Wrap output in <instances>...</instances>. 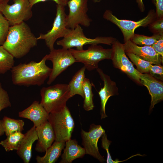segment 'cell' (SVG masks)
<instances>
[{
    "label": "cell",
    "mask_w": 163,
    "mask_h": 163,
    "mask_svg": "<svg viewBox=\"0 0 163 163\" xmlns=\"http://www.w3.org/2000/svg\"><path fill=\"white\" fill-rule=\"evenodd\" d=\"M38 40L24 22L10 26L2 46L14 58H21L37 45Z\"/></svg>",
    "instance_id": "6da1fadb"
},
{
    "label": "cell",
    "mask_w": 163,
    "mask_h": 163,
    "mask_svg": "<svg viewBox=\"0 0 163 163\" xmlns=\"http://www.w3.org/2000/svg\"><path fill=\"white\" fill-rule=\"evenodd\" d=\"M46 61L45 56L38 62L32 61L27 63H21L14 66L11 69L13 84L25 86L43 85L52 70L46 64Z\"/></svg>",
    "instance_id": "7a4b0ae2"
},
{
    "label": "cell",
    "mask_w": 163,
    "mask_h": 163,
    "mask_svg": "<svg viewBox=\"0 0 163 163\" xmlns=\"http://www.w3.org/2000/svg\"><path fill=\"white\" fill-rule=\"evenodd\" d=\"M40 103L49 113L63 108L71 98L68 85L66 84L43 87L40 90Z\"/></svg>",
    "instance_id": "3957f363"
},
{
    "label": "cell",
    "mask_w": 163,
    "mask_h": 163,
    "mask_svg": "<svg viewBox=\"0 0 163 163\" xmlns=\"http://www.w3.org/2000/svg\"><path fill=\"white\" fill-rule=\"evenodd\" d=\"M116 40L111 37H97L94 38L87 37L84 34L81 25H78L75 28L69 29L68 33L63 38L57 41L58 45L62 48L69 49L75 47L76 50H83L84 45L104 44L109 45H112Z\"/></svg>",
    "instance_id": "277c9868"
},
{
    "label": "cell",
    "mask_w": 163,
    "mask_h": 163,
    "mask_svg": "<svg viewBox=\"0 0 163 163\" xmlns=\"http://www.w3.org/2000/svg\"><path fill=\"white\" fill-rule=\"evenodd\" d=\"M54 131L55 141L66 142L71 139L75 123L68 108L49 113L48 119Z\"/></svg>",
    "instance_id": "5b68a950"
},
{
    "label": "cell",
    "mask_w": 163,
    "mask_h": 163,
    "mask_svg": "<svg viewBox=\"0 0 163 163\" xmlns=\"http://www.w3.org/2000/svg\"><path fill=\"white\" fill-rule=\"evenodd\" d=\"M76 60L84 65L86 69L89 71L98 68L99 62L105 59H111L112 49H105L98 44L91 45L86 50H78L72 48L69 49Z\"/></svg>",
    "instance_id": "8992f818"
},
{
    "label": "cell",
    "mask_w": 163,
    "mask_h": 163,
    "mask_svg": "<svg viewBox=\"0 0 163 163\" xmlns=\"http://www.w3.org/2000/svg\"><path fill=\"white\" fill-rule=\"evenodd\" d=\"M3 0L0 2V12L7 20L10 26L21 23L30 19L32 16V7L29 0Z\"/></svg>",
    "instance_id": "52a82bcc"
},
{
    "label": "cell",
    "mask_w": 163,
    "mask_h": 163,
    "mask_svg": "<svg viewBox=\"0 0 163 163\" xmlns=\"http://www.w3.org/2000/svg\"><path fill=\"white\" fill-rule=\"evenodd\" d=\"M103 17L105 19L112 22L119 27L123 33L124 43L130 40L136 28L139 27H146L157 18L156 13L154 10H150L146 17L136 21L119 19L109 10L105 11Z\"/></svg>",
    "instance_id": "ba28073f"
},
{
    "label": "cell",
    "mask_w": 163,
    "mask_h": 163,
    "mask_svg": "<svg viewBox=\"0 0 163 163\" xmlns=\"http://www.w3.org/2000/svg\"><path fill=\"white\" fill-rule=\"evenodd\" d=\"M66 14L65 7L57 5L56 14L51 29L45 34H40L38 40L45 41L46 45L50 51L54 49V44L59 38L64 37L70 28L67 27Z\"/></svg>",
    "instance_id": "9c48e42d"
},
{
    "label": "cell",
    "mask_w": 163,
    "mask_h": 163,
    "mask_svg": "<svg viewBox=\"0 0 163 163\" xmlns=\"http://www.w3.org/2000/svg\"><path fill=\"white\" fill-rule=\"evenodd\" d=\"M45 56L46 60L50 61L53 64L52 70L47 83L48 85L52 83L69 67L76 62L70 51L62 48L58 49H54Z\"/></svg>",
    "instance_id": "30bf717a"
},
{
    "label": "cell",
    "mask_w": 163,
    "mask_h": 163,
    "mask_svg": "<svg viewBox=\"0 0 163 163\" xmlns=\"http://www.w3.org/2000/svg\"><path fill=\"white\" fill-rule=\"evenodd\" d=\"M88 0H69V12L66 16L67 27L74 29L78 25L90 26L92 21L87 14Z\"/></svg>",
    "instance_id": "8fae6325"
},
{
    "label": "cell",
    "mask_w": 163,
    "mask_h": 163,
    "mask_svg": "<svg viewBox=\"0 0 163 163\" xmlns=\"http://www.w3.org/2000/svg\"><path fill=\"white\" fill-rule=\"evenodd\" d=\"M104 133L105 130L101 125L94 123L90 125L88 132L82 129L81 132L82 144L86 154L92 156L101 162H103L105 160L99 152L97 142L99 139Z\"/></svg>",
    "instance_id": "7c38bea8"
},
{
    "label": "cell",
    "mask_w": 163,
    "mask_h": 163,
    "mask_svg": "<svg viewBox=\"0 0 163 163\" xmlns=\"http://www.w3.org/2000/svg\"><path fill=\"white\" fill-rule=\"evenodd\" d=\"M111 60L113 66L126 73L137 83L141 84L140 79L137 74V70L126 55L123 44L115 40L112 45Z\"/></svg>",
    "instance_id": "4fadbf2b"
},
{
    "label": "cell",
    "mask_w": 163,
    "mask_h": 163,
    "mask_svg": "<svg viewBox=\"0 0 163 163\" xmlns=\"http://www.w3.org/2000/svg\"><path fill=\"white\" fill-rule=\"evenodd\" d=\"M141 84L145 86L151 97L149 112L155 105L163 100V83L148 73H142L137 70Z\"/></svg>",
    "instance_id": "5bb4252c"
},
{
    "label": "cell",
    "mask_w": 163,
    "mask_h": 163,
    "mask_svg": "<svg viewBox=\"0 0 163 163\" xmlns=\"http://www.w3.org/2000/svg\"><path fill=\"white\" fill-rule=\"evenodd\" d=\"M125 53H130L152 64L161 65L163 58L151 46H140L130 40L123 44Z\"/></svg>",
    "instance_id": "9a60e30c"
},
{
    "label": "cell",
    "mask_w": 163,
    "mask_h": 163,
    "mask_svg": "<svg viewBox=\"0 0 163 163\" xmlns=\"http://www.w3.org/2000/svg\"><path fill=\"white\" fill-rule=\"evenodd\" d=\"M96 69L104 84L103 87L98 92L101 101V118L102 119L107 117L105 109L108 99L112 96L118 94V89L116 83L111 79L109 76L105 74L101 69L97 68Z\"/></svg>",
    "instance_id": "2e32d148"
},
{
    "label": "cell",
    "mask_w": 163,
    "mask_h": 163,
    "mask_svg": "<svg viewBox=\"0 0 163 163\" xmlns=\"http://www.w3.org/2000/svg\"><path fill=\"white\" fill-rule=\"evenodd\" d=\"M19 117L28 119L38 127L48 120L49 113L39 101H34L28 107L19 112Z\"/></svg>",
    "instance_id": "e0dca14e"
},
{
    "label": "cell",
    "mask_w": 163,
    "mask_h": 163,
    "mask_svg": "<svg viewBox=\"0 0 163 163\" xmlns=\"http://www.w3.org/2000/svg\"><path fill=\"white\" fill-rule=\"evenodd\" d=\"M36 129L38 139L35 150L38 152H44L55 140L53 129L48 120Z\"/></svg>",
    "instance_id": "ac0fdd59"
},
{
    "label": "cell",
    "mask_w": 163,
    "mask_h": 163,
    "mask_svg": "<svg viewBox=\"0 0 163 163\" xmlns=\"http://www.w3.org/2000/svg\"><path fill=\"white\" fill-rule=\"evenodd\" d=\"M38 139L36 127L34 126L24 134V136L17 150L18 155L24 163L30 162L32 157L33 144Z\"/></svg>",
    "instance_id": "d6986e66"
},
{
    "label": "cell",
    "mask_w": 163,
    "mask_h": 163,
    "mask_svg": "<svg viewBox=\"0 0 163 163\" xmlns=\"http://www.w3.org/2000/svg\"><path fill=\"white\" fill-rule=\"evenodd\" d=\"M85 154L84 148L78 145L75 139H70L66 142L65 148L59 163H71L77 158H82Z\"/></svg>",
    "instance_id": "ffe728a7"
},
{
    "label": "cell",
    "mask_w": 163,
    "mask_h": 163,
    "mask_svg": "<svg viewBox=\"0 0 163 163\" xmlns=\"http://www.w3.org/2000/svg\"><path fill=\"white\" fill-rule=\"evenodd\" d=\"M66 142L55 141L52 145L45 151L42 157L37 156L36 159L37 163H55L61 155L65 146Z\"/></svg>",
    "instance_id": "44dd1931"
},
{
    "label": "cell",
    "mask_w": 163,
    "mask_h": 163,
    "mask_svg": "<svg viewBox=\"0 0 163 163\" xmlns=\"http://www.w3.org/2000/svg\"><path fill=\"white\" fill-rule=\"evenodd\" d=\"M85 69L84 66L79 69L73 76L68 84L71 97L78 94L84 98L83 84L85 78Z\"/></svg>",
    "instance_id": "7402d4cb"
},
{
    "label": "cell",
    "mask_w": 163,
    "mask_h": 163,
    "mask_svg": "<svg viewBox=\"0 0 163 163\" xmlns=\"http://www.w3.org/2000/svg\"><path fill=\"white\" fill-rule=\"evenodd\" d=\"M2 120V125L6 136L14 133L22 132L24 125L23 120L15 119L4 116Z\"/></svg>",
    "instance_id": "603a6c76"
},
{
    "label": "cell",
    "mask_w": 163,
    "mask_h": 163,
    "mask_svg": "<svg viewBox=\"0 0 163 163\" xmlns=\"http://www.w3.org/2000/svg\"><path fill=\"white\" fill-rule=\"evenodd\" d=\"M6 138L0 142V145L7 152L17 150L24 134L21 132H16L7 136Z\"/></svg>",
    "instance_id": "cb8c5ba5"
},
{
    "label": "cell",
    "mask_w": 163,
    "mask_h": 163,
    "mask_svg": "<svg viewBox=\"0 0 163 163\" xmlns=\"http://www.w3.org/2000/svg\"><path fill=\"white\" fill-rule=\"evenodd\" d=\"M14 57L0 45V73L4 74L14 66Z\"/></svg>",
    "instance_id": "d4e9b609"
},
{
    "label": "cell",
    "mask_w": 163,
    "mask_h": 163,
    "mask_svg": "<svg viewBox=\"0 0 163 163\" xmlns=\"http://www.w3.org/2000/svg\"><path fill=\"white\" fill-rule=\"evenodd\" d=\"M83 91L84 95L83 108L87 111L92 110L94 107V105L92 86L90 80L86 78L85 79L83 84Z\"/></svg>",
    "instance_id": "484cf974"
},
{
    "label": "cell",
    "mask_w": 163,
    "mask_h": 163,
    "mask_svg": "<svg viewBox=\"0 0 163 163\" xmlns=\"http://www.w3.org/2000/svg\"><path fill=\"white\" fill-rule=\"evenodd\" d=\"M163 34H154L152 36L135 34L130 40L134 44L140 46H151L156 43Z\"/></svg>",
    "instance_id": "4316f807"
},
{
    "label": "cell",
    "mask_w": 163,
    "mask_h": 163,
    "mask_svg": "<svg viewBox=\"0 0 163 163\" xmlns=\"http://www.w3.org/2000/svg\"><path fill=\"white\" fill-rule=\"evenodd\" d=\"M131 61L137 67L136 69L142 73H149V69L152 64L145 60L135 54L130 53H126Z\"/></svg>",
    "instance_id": "83f0119b"
},
{
    "label": "cell",
    "mask_w": 163,
    "mask_h": 163,
    "mask_svg": "<svg viewBox=\"0 0 163 163\" xmlns=\"http://www.w3.org/2000/svg\"><path fill=\"white\" fill-rule=\"evenodd\" d=\"M10 26L7 20L0 12V45L5 42Z\"/></svg>",
    "instance_id": "f1b7e54d"
},
{
    "label": "cell",
    "mask_w": 163,
    "mask_h": 163,
    "mask_svg": "<svg viewBox=\"0 0 163 163\" xmlns=\"http://www.w3.org/2000/svg\"><path fill=\"white\" fill-rule=\"evenodd\" d=\"M101 147L104 149H105L107 152V163H117L123 162L126 160H125L122 161H119L118 159L113 160L110 155L109 150V146L111 144V142L108 140L107 138V136L105 133H104L101 136Z\"/></svg>",
    "instance_id": "f546056e"
},
{
    "label": "cell",
    "mask_w": 163,
    "mask_h": 163,
    "mask_svg": "<svg viewBox=\"0 0 163 163\" xmlns=\"http://www.w3.org/2000/svg\"><path fill=\"white\" fill-rule=\"evenodd\" d=\"M11 106L9 95L2 88L0 82V112L2 110L10 107Z\"/></svg>",
    "instance_id": "4dcf8cb0"
},
{
    "label": "cell",
    "mask_w": 163,
    "mask_h": 163,
    "mask_svg": "<svg viewBox=\"0 0 163 163\" xmlns=\"http://www.w3.org/2000/svg\"><path fill=\"white\" fill-rule=\"evenodd\" d=\"M149 25L150 30L154 34H163V18L155 20Z\"/></svg>",
    "instance_id": "1f68e13d"
},
{
    "label": "cell",
    "mask_w": 163,
    "mask_h": 163,
    "mask_svg": "<svg viewBox=\"0 0 163 163\" xmlns=\"http://www.w3.org/2000/svg\"><path fill=\"white\" fill-rule=\"evenodd\" d=\"M156 9V14L157 19L163 17V0H152Z\"/></svg>",
    "instance_id": "d6a6232c"
},
{
    "label": "cell",
    "mask_w": 163,
    "mask_h": 163,
    "mask_svg": "<svg viewBox=\"0 0 163 163\" xmlns=\"http://www.w3.org/2000/svg\"><path fill=\"white\" fill-rule=\"evenodd\" d=\"M149 73L152 76H154L155 75H158L161 77L163 75V67L161 65H151L149 69Z\"/></svg>",
    "instance_id": "836d02e7"
},
{
    "label": "cell",
    "mask_w": 163,
    "mask_h": 163,
    "mask_svg": "<svg viewBox=\"0 0 163 163\" xmlns=\"http://www.w3.org/2000/svg\"><path fill=\"white\" fill-rule=\"evenodd\" d=\"M151 46L163 58V35Z\"/></svg>",
    "instance_id": "e575fe53"
},
{
    "label": "cell",
    "mask_w": 163,
    "mask_h": 163,
    "mask_svg": "<svg viewBox=\"0 0 163 163\" xmlns=\"http://www.w3.org/2000/svg\"><path fill=\"white\" fill-rule=\"evenodd\" d=\"M49 0H29L32 7L36 4L41 2H44ZM55 2L57 5L65 7L67 5L69 0H51Z\"/></svg>",
    "instance_id": "d590c367"
},
{
    "label": "cell",
    "mask_w": 163,
    "mask_h": 163,
    "mask_svg": "<svg viewBox=\"0 0 163 163\" xmlns=\"http://www.w3.org/2000/svg\"><path fill=\"white\" fill-rule=\"evenodd\" d=\"M138 7L141 11H143L145 10V6L142 0H136Z\"/></svg>",
    "instance_id": "8d00e7d4"
},
{
    "label": "cell",
    "mask_w": 163,
    "mask_h": 163,
    "mask_svg": "<svg viewBox=\"0 0 163 163\" xmlns=\"http://www.w3.org/2000/svg\"><path fill=\"white\" fill-rule=\"evenodd\" d=\"M4 133V131L2 125V120H0V136H2Z\"/></svg>",
    "instance_id": "74e56055"
},
{
    "label": "cell",
    "mask_w": 163,
    "mask_h": 163,
    "mask_svg": "<svg viewBox=\"0 0 163 163\" xmlns=\"http://www.w3.org/2000/svg\"><path fill=\"white\" fill-rule=\"evenodd\" d=\"M93 2H100L101 0H93Z\"/></svg>",
    "instance_id": "f35d334b"
},
{
    "label": "cell",
    "mask_w": 163,
    "mask_h": 163,
    "mask_svg": "<svg viewBox=\"0 0 163 163\" xmlns=\"http://www.w3.org/2000/svg\"><path fill=\"white\" fill-rule=\"evenodd\" d=\"M3 0H0V2H2Z\"/></svg>",
    "instance_id": "ab89813d"
}]
</instances>
